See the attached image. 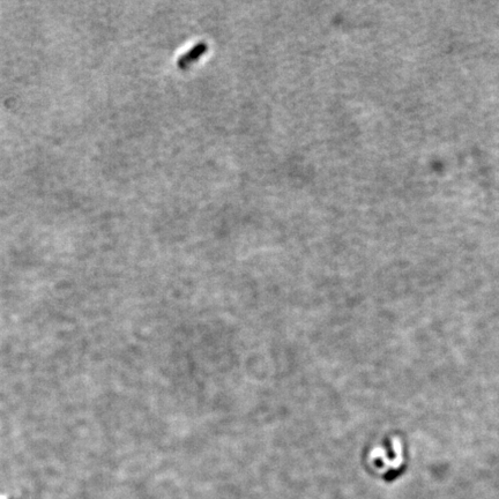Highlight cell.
Masks as SVG:
<instances>
[]
</instances>
